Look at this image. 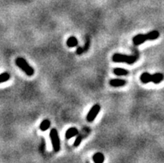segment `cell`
<instances>
[{"mask_svg": "<svg viewBox=\"0 0 164 163\" xmlns=\"http://www.w3.org/2000/svg\"><path fill=\"white\" fill-rule=\"evenodd\" d=\"M82 135H78L77 137L76 140H75V141H74V146H78L80 145V143H81V141H82Z\"/></svg>", "mask_w": 164, "mask_h": 163, "instance_id": "17", "label": "cell"}, {"mask_svg": "<svg viewBox=\"0 0 164 163\" xmlns=\"http://www.w3.org/2000/svg\"><path fill=\"white\" fill-rule=\"evenodd\" d=\"M9 78H10V75H9V73H8V72H3V73H1V74H0V83L4 82L9 80Z\"/></svg>", "mask_w": 164, "mask_h": 163, "instance_id": "15", "label": "cell"}, {"mask_svg": "<svg viewBox=\"0 0 164 163\" xmlns=\"http://www.w3.org/2000/svg\"><path fill=\"white\" fill-rule=\"evenodd\" d=\"M50 138L52 141L53 151L55 152H58L60 150V140H59L58 132L55 128H53L50 132Z\"/></svg>", "mask_w": 164, "mask_h": 163, "instance_id": "3", "label": "cell"}, {"mask_svg": "<svg viewBox=\"0 0 164 163\" xmlns=\"http://www.w3.org/2000/svg\"><path fill=\"white\" fill-rule=\"evenodd\" d=\"M15 63L20 69H22L28 76H33L34 74V69L27 63V61L23 58H18L15 60Z\"/></svg>", "mask_w": 164, "mask_h": 163, "instance_id": "2", "label": "cell"}, {"mask_svg": "<svg viewBox=\"0 0 164 163\" xmlns=\"http://www.w3.org/2000/svg\"><path fill=\"white\" fill-rule=\"evenodd\" d=\"M126 84V81L123 80V79H112L110 81V85L112 87H117L124 86Z\"/></svg>", "mask_w": 164, "mask_h": 163, "instance_id": "8", "label": "cell"}, {"mask_svg": "<svg viewBox=\"0 0 164 163\" xmlns=\"http://www.w3.org/2000/svg\"><path fill=\"white\" fill-rule=\"evenodd\" d=\"M113 73L117 76H125L128 74V71L126 69H123V68H117L113 69Z\"/></svg>", "mask_w": 164, "mask_h": 163, "instance_id": "12", "label": "cell"}, {"mask_svg": "<svg viewBox=\"0 0 164 163\" xmlns=\"http://www.w3.org/2000/svg\"><path fill=\"white\" fill-rule=\"evenodd\" d=\"M77 39L75 37L72 36L70 37L68 40H67V46L69 47H74L77 45Z\"/></svg>", "mask_w": 164, "mask_h": 163, "instance_id": "11", "label": "cell"}, {"mask_svg": "<svg viewBox=\"0 0 164 163\" xmlns=\"http://www.w3.org/2000/svg\"><path fill=\"white\" fill-rule=\"evenodd\" d=\"M93 160L96 163H103L104 162V156L101 152H97L93 156Z\"/></svg>", "mask_w": 164, "mask_h": 163, "instance_id": "9", "label": "cell"}, {"mask_svg": "<svg viewBox=\"0 0 164 163\" xmlns=\"http://www.w3.org/2000/svg\"><path fill=\"white\" fill-rule=\"evenodd\" d=\"M150 77H151V74L150 73H148V72H143L140 77V79L142 83H148V82H150Z\"/></svg>", "mask_w": 164, "mask_h": 163, "instance_id": "14", "label": "cell"}, {"mask_svg": "<svg viewBox=\"0 0 164 163\" xmlns=\"http://www.w3.org/2000/svg\"><path fill=\"white\" fill-rule=\"evenodd\" d=\"M147 40H148L147 34H137L133 38V42L135 46H138L142 44Z\"/></svg>", "mask_w": 164, "mask_h": 163, "instance_id": "5", "label": "cell"}, {"mask_svg": "<svg viewBox=\"0 0 164 163\" xmlns=\"http://www.w3.org/2000/svg\"><path fill=\"white\" fill-rule=\"evenodd\" d=\"M138 59V55L128 56L121 53H115L112 55V61L116 63H126L128 64H133Z\"/></svg>", "mask_w": 164, "mask_h": 163, "instance_id": "1", "label": "cell"}, {"mask_svg": "<svg viewBox=\"0 0 164 163\" xmlns=\"http://www.w3.org/2000/svg\"><path fill=\"white\" fill-rule=\"evenodd\" d=\"M77 134H78V130L76 127H71L66 132L65 137H66V139H70L72 137L77 136Z\"/></svg>", "mask_w": 164, "mask_h": 163, "instance_id": "7", "label": "cell"}, {"mask_svg": "<svg viewBox=\"0 0 164 163\" xmlns=\"http://www.w3.org/2000/svg\"><path fill=\"white\" fill-rule=\"evenodd\" d=\"M49 127H50V121L47 120V119H45V120H43V121L41 122V124H40V126H39V128H40L41 131L45 132L46 130H47V129L49 128Z\"/></svg>", "mask_w": 164, "mask_h": 163, "instance_id": "13", "label": "cell"}, {"mask_svg": "<svg viewBox=\"0 0 164 163\" xmlns=\"http://www.w3.org/2000/svg\"><path fill=\"white\" fill-rule=\"evenodd\" d=\"M89 46H90V39H89V38L87 37L86 38V42H85V45L84 47H82V49H83V52H87L88 50V48H89Z\"/></svg>", "mask_w": 164, "mask_h": 163, "instance_id": "16", "label": "cell"}, {"mask_svg": "<svg viewBox=\"0 0 164 163\" xmlns=\"http://www.w3.org/2000/svg\"><path fill=\"white\" fill-rule=\"evenodd\" d=\"M159 32L157 31V30H153V31H151L149 33H147V39L148 40H155L157 39L158 37H159Z\"/></svg>", "mask_w": 164, "mask_h": 163, "instance_id": "10", "label": "cell"}, {"mask_svg": "<svg viewBox=\"0 0 164 163\" xmlns=\"http://www.w3.org/2000/svg\"><path fill=\"white\" fill-rule=\"evenodd\" d=\"M76 53L77 54V55H80V54L83 53V49H82V47H77V48Z\"/></svg>", "mask_w": 164, "mask_h": 163, "instance_id": "18", "label": "cell"}, {"mask_svg": "<svg viewBox=\"0 0 164 163\" xmlns=\"http://www.w3.org/2000/svg\"><path fill=\"white\" fill-rule=\"evenodd\" d=\"M100 110H101V107L99 104H95L94 106H93L87 115V117H86L87 121L89 122H94L95 118L98 116V114L99 113Z\"/></svg>", "mask_w": 164, "mask_h": 163, "instance_id": "4", "label": "cell"}, {"mask_svg": "<svg viewBox=\"0 0 164 163\" xmlns=\"http://www.w3.org/2000/svg\"><path fill=\"white\" fill-rule=\"evenodd\" d=\"M163 79V73H160V72H157V73H155V74H152V75H151V77H150V81L152 82L155 83V84H158L159 82H161Z\"/></svg>", "mask_w": 164, "mask_h": 163, "instance_id": "6", "label": "cell"}]
</instances>
